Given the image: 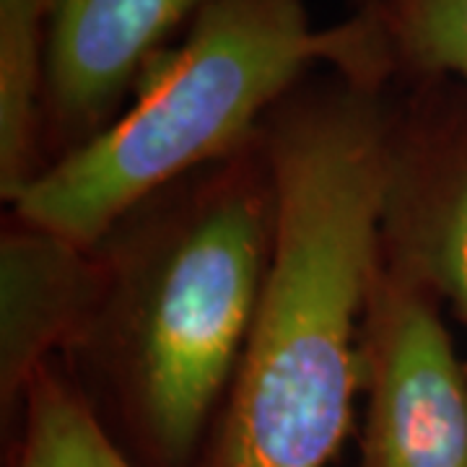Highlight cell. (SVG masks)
<instances>
[{
	"instance_id": "6da1fadb",
	"label": "cell",
	"mask_w": 467,
	"mask_h": 467,
	"mask_svg": "<svg viewBox=\"0 0 467 467\" xmlns=\"http://www.w3.org/2000/svg\"><path fill=\"white\" fill-rule=\"evenodd\" d=\"M400 133L358 78L267 117L273 247L213 467H325L346 439Z\"/></svg>"
},
{
	"instance_id": "7a4b0ae2",
	"label": "cell",
	"mask_w": 467,
	"mask_h": 467,
	"mask_svg": "<svg viewBox=\"0 0 467 467\" xmlns=\"http://www.w3.org/2000/svg\"><path fill=\"white\" fill-rule=\"evenodd\" d=\"M322 60L377 84L387 55L374 18L322 32L301 0H205L182 42L146 67L130 107L39 169L11 216L99 250L156 195L250 149Z\"/></svg>"
},
{
	"instance_id": "3957f363",
	"label": "cell",
	"mask_w": 467,
	"mask_h": 467,
	"mask_svg": "<svg viewBox=\"0 0 467 467\" xmlns=\"http://www.w3.org/2000/svg\"><path fill=\"white\" fill-rule=\"evenodd\" d=\"M263 133V130H260ZM275 192L260 138L190 177L180 201L107 250L109 285L86 337L109 364L135 434L161 467H184L229 400L265 281Z\"/></svg>"
},
{
	"instance_id": "277c9868",
	"label": "cell",
	"mask_w": 467,
	"mask_h": 467,
	"mask_svg": "<svg viewBox=\"0 0 467 467\" xmlns=\"http://www.w3.org/2000/svg\"><path fill=\"white\" fill-rule=\"evenodd\" d=\"M361 467H467V371L436 296L382 263L364 333Z\"/></svg>"
},
{
	"instance_id": "5b68a950",
	"label": "cell",
	"mask_w": 467,
	"mask_h": 467,
	"mask_svg": "<svg viewBox=\"0 0 467 467\" xmlns=\"http://www.w3.org/2000/svg\"><path fill=\"white\" fill-rule=\"evenodd\" d=\"M205 0H50L42 45L39 119L57 156L81 149L122 109L171 32Z\"/></svg>"
},
{
	"instance_id": "8992f818",
	"label": "cell",
	"mask_w": 467,
	"mask_h": 467,
	"mask_svg": "<svg viewBox=\"0 0 467 467\" xmlns=\"http://www.w3.org/2000/svg\"><path fill=\"white\" fill-rule=\"evenodd\" d=\"M109 285L107 252L14 218L0 242V402L16 416L52 350L86 340Z\"/></svg>"
},
{
	"instance_id": "52a82bcc",
	"label": "cell",
	"mask_w": 467,
	"mask_h": 467,
	"mask_svg": "<svg viewBox=\"0 0 467 467\" xmlns=\"http://www.w3.org/2000/svg\"><path fill=\"white\" fill-rule=\"evenodd\" d=\"M384 263L434 296H447L467 322V161L447 180H429L408 167L398 149L384 218Z\"/></svg>"
},
{
	"instance_id": "ba28073f",
	"label": "cell",
	"mask_w": 467,
	"mask_h": 467,
	"mask_svg": "<svg viewBox=\"0 0 467 467\" xmlns=\"http://www.w3.org/2000/svg\"><path fill=\"white\" fill-rule=\"evenodd\" d=\"M50 0H0V190L11 202L42 169L39 91Z\"/></svg>"
},
{
	"instance_id": "9c48e42d",
	"label": "cell",
	"mask_w": 467,
	"mask_h": 467,
	"mask_svg": "<svg viewBox=\"0 0 467 467\" xmlns=\"http://www.w3.org/2000/svg\"><path fill=\"white\" fill-rule=\"evenodd\" d=\"M18 410L24 423L14 467H133L76 384L52 364L34 374Z\"/></svg>"
},
{
	"instance_id": "30bf717a",
	"label": "cell",
	"mask_w": 467,
	"mask_h": 467,
	"mask_svg": "<svg viewBox=\"0 0 467 467\" xmlns=\"http://www.w3.org/2000/svg\"><path fill=\"white\" fill-rule=\"evenodd\" d=\"M374 24L387 66L400 60L467 86V0H392Z\"/></svg>"
}]
</instances>
